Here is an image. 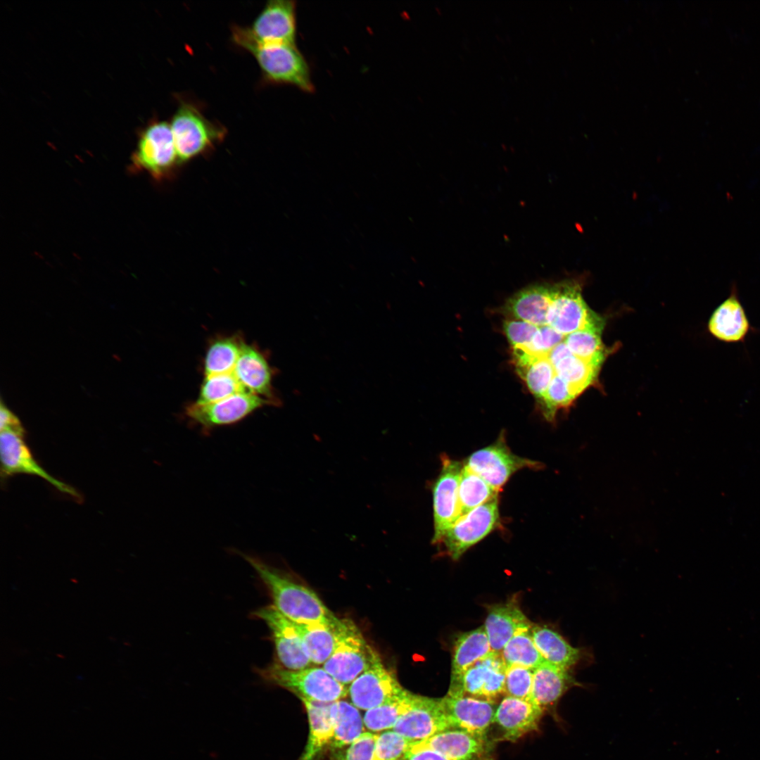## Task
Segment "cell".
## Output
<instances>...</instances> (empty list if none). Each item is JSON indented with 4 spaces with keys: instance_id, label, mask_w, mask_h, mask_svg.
Segmentation results:
<instances>
[{
    "instance_id": "cell-7",
    "label": "cell",
    "mask_w": 760,
    "mask_h": 760,
    "mask_svg": "<svg viewBox=\"0 0 760 760\" xmlns=\"http://www.w3.org/2000/svg\"><path fill=\"white\" fill-rule=\"evenodd\" d=\"M265 405H277L272 400L248 392L236 393L215 403H194L186 408L190 422L199 426L203 433L214 428L236 424Z\"/></svg>"
},
{
    "instance_id": "cell-45",
    "label": "cell",
    "mask_w": 760,
    "mask_h": 760,
    "mask_svg": "<svg viewBox=\"0 0 760 760\" xmlns=\"http://www.w3.org/2000/svg\"><path fill=\"white\" fill-rule=\"evenodd\" d=\"M0 428L1 431L10 430L22 434L25 433L19 419L2 403L0 407Z\"/></svg>"
},
{
    "instance_id": "cell-40",
    "label": "cell",
    "mask_w": 760,
    "mask_h": 760,
    "mask_svg": "<svg viewBox=\"0 0 760 760\" xmlns=\"http://www.w3.org/2000/svg\"><path fill=\"white\" fill-rule=\"evenodd\" d=\"M414 742L394 730L376 735L374 760H403Z\"/></svg>"
},
{
    "instance_id": "cell-27",
    "label": "cell",
    "mask_w": 760,
    "mask_h": 760,
    "mask_svg": "<svg viewBox=\"0 0 760 760\" xmlns=\"http://www.w3.org/2000/svg\"><path fill=\"white\" fill-rule=\"evenodd\" d=\"M307 712L309 734L304 751L298 760H318L327 747L331 745L334 731L330 716L331 702L300 699Z\"/></svg>"
},
{
    "instance_id": "cell-21",
    "label": "cell",
    "mask_w": 760,
    "mask_h": 760,
    "mask_svg": "<svg viewBox=\"0 0 760 760\" xmlns=\"http://www.w3.org/2000/svg\"><path fill=\"white\" fill-rule=\"evenodd\" d=\"M532 626L533 623L521 611L518 602L512 598L505 603L488 607L483 628L492 651L500 653L516 633L530 628Z\"/></svg>"
},
{
    "instance_id": "cell-38",
    "label": "cell",
    "mask_w": 760,
    "mask_h": 760,
    "mask_svg": "<svg viewBox=\"0 0 760 760\" xmlns=\"http://www.w3.org/2000/svg\"><path fill=\"white\" fill-rule=\"evenodd\" d=\"M244 391H247L239 382L234 372L206 376L203 381L195 403L198 404L215 403Z\"/></svg>"
},
{
    "instance_id": "cell-1",
    "label": "cell",
    "mask_w": 760,
    "mask_h": 760,
    "mask_svg": "<svg viewBox=\"0 0 760 760\" xmlns=\"http://www.w3.org/2000/svg\"><path fill=\"white\" fill-rule=\"evenodd\" d=\"M242 556L267 588L272 605L283 616L298 623L322 624L331 628L335 626L338 618L312 590L287 578L257 557Z\"/></svg>"
},
{
    "instance_id": "cell-35",
    "label": "cell",
    "mask_w": 760,
    "mask_h": 760,
    "mask_svg": "<svg viewBox=\"0 0 760 760\" xmlns=\"http://www.w3.org/2000/svg\"><path fill=\"white\" fill-rule=\"evenodd\" d=\"M531 628L520 630L504 646L500 654L507 667L535 669L545 662L534 644Z\"/></svg>"
},
{
    "instance_id": "cell-2",
    "label": "cell",
    "mask_w": 760,
    "mask_h": 760,
    "mask_svg": "<svg viewBox=\"0 0 760 760\" xmlns=\"http://www.w3.org/2000/svg\"><path fill=\"white\" fill-rule=\"evenodd\" d=\"M232 38L253 54L269 81L293 84L308 92L314 90L308 64L294 44L259 43L246 27L239 26L233 27Z\"/></svg>"
},
{
    "instance_id": "cell-16",
    "label": "cell",
    "mask_w": 760,
    "mask_h": 760,
    "mask_svg": "<svg viewBox=\"0 0 760 760\" xmlns=\"http://www.w3.org/2000/svg\"><path fill=\"white\" fill-rule=\"evenodd\" d=\"M452 728L441 698L414 694L409 710L398 720L393 730L406 738L419 741Z\"/></svg>"
},
{
    "instance_id": "cell-9",
    "label": "cell",
    "mask_w": 760,
    "mask_h": 760,
    "mask_svg": "<svg viewBox=\"0 0 760 760\" xmlns=\"http://www.w3.org/2000/svg\"><path fill=\"white\" fill-rule=\"evenodd\" d=\"M133 162L156 178L169 175L179 165L170 123L154 122L141 132Z\"/></svg>"
},
{
    "instance_id": "cell-17",
    "label": "cell",
    "mask_w": 760,
    "mask_h": 760,
    "mask_svg": "<svg viewBox=\"0 0 760 760\" xmlns=\"http://www.w3.org/2000/svg\"><path fill=\"white\" fill-rule=\"evenodd\" d=\"M250 36L262 44H294L296 32V4L293 1H268L251 27Z\"/></svg>"
},
{
    "instance_id": "cell-11",
    "label": "cell",
    "mask_w": 760,
    "mask_h": 760,
    "mask_svg": "<svg viewBox=\"0 0 760 760\" xmlns=\"http://www.w3.org/2000/svg\"><path fill=\"white\" fill-rule=\"evenodd\" d=\"M551 303L547 325L566 336L600 318L583 299L579 284L566 281L550 285Z\"/></svg>"
},
{
    "instance_id": "cell-22",
    "label": "cell",
    "mask_w": 760,
    "mask_h": 760,
    "mask_svg": "<svg viewBox=\"0 0 760 760\" xmlns=\"http://www.w3.org/2000/svg\"><path fill=\"white\" fill-rule=\"evenodd\" d=\"M234 373L247 391L279 404L273 393L272 372L268 361L253 345L243 342Z\"/></svg>"
},
{
    "instance_id": "cell-32",
    "label": "cell",
    "mask_w": 760,
    "mask_h": 760,
    "mask_svg": "<svg viewBox=\"0 0 760 760\" xmlns=\"http://www.w3.org/2000/svg\"><path fill=\"white\" fill-rule=\"evenodd\" d=\"M414 697V693L405 689L398 697L366 711L363 716L365 727L372 733L393 729L410 708Z\"/></svg>"
},
{
    "instance_id": "cell-15",
    "label": "cell",
    "mask_w": 760,
    "mask_h": 760,
    "mask_svg": "<svg viewBox=\"0 0 760 760\" xmlns=\"http://www.w3.org/2000/svg\"><path fill=\"white\" fill-rule=\"evenodd\" d=\"M405 690L379 659L349 685L348 694L355 707L367 711L398 697Z\"/></svg>"
},
{
    "instance_id": "cell-4",
    "label": "cell",
    "mask_w": 760,
    "mask_h": 760,
    "mask_svg": "<svg viewBox=\"0 0 760 760\" xmlns=\"http://www.w3.org/2000/svg\"><path fill=\"white\" fill-rule=\"evenodd\" d=\"M259 673L265 681L291 692L300 699L333 702L348 695L346 686L320 666L288 670L274 663Z\"/></svg>"
},
{
    "instance_id": "cell-36",
    "label": "cell",
    "mask_w": 760,
    "mask_h": 760,
    "mask_svg": "<svg viewBox=\"0 0 760 760\" xmlns=\"http://www.w3.org/2000/svg\"><path fill=\"white\" fill-rule=\"evenodd\" d=\"M601 365L571 355L560 360L554 368L556 374L569 385L577 396L593 382Z\"/></svg>"
},
{
    "instance_id": "cell-26",
    "label": "cell",
    "mask_w": 760,
    "mask_h": 760,
    "mask_svg": "<svg viewBox=\"0 0 760 760\" xmlns=\"http://www.w3.org/2000/svg\"><path fill=\"white\" fill-rule=\"evenodd\" d=\"M550 303V285H534L512 296L504 310L515 319L542 327L547 325Z\"/></svg>"
},
{
    "instance_id": "cell-31",
    "label": "cell",
    "mask_w": 760,
    "mask_h": 760,
    "mask_svg": "<svg viewBox=\"0 0 760 760\" xmlns=\"http://www.w3.org/2000/svg\"><path fill=\"white\" fill-rule=\"evenodd\" d=\"M293 623L311 663L323 665L335 648L333 628L322 624Z\"/></svg>"
},
{
    "instance_id": "cell-43",
    "label": "cell",
    "mask_w": 760,
    "mask_h": 760,
    "mask_svg": "<svg viewBox=\"0 0 760 760\" xmlns=\"http://www.w3.org/2000/svg\"><path fill=\"white\" fill-rule=\"evenodd\" d=\"M376 733H362L336 760H374Z\"/></svg>"
},
{
    "instance_id": "cell-13",
    "label": "cell",
    "mask_w": 760,
    "mask_h": 760,
    "mask_svg": "<svg viewBox=\"0 0 760 760\" xmlns=\"http://www.w3.org/2000/svg\"><path fill=\"white\" fill-rule=\"evenodd\" d=\"M23 435L10 430L1 431V476L7 478L17 474L37 476L61 493L76 500L80 499L81 496L74 488L52 476L38 464L25 443Z\"/></svg>"
},
{
    "instance_id": "cell-34",
    "label": "cell",
    "mask_w": 760,
    "mask_h": 760,
    "mask_svg": "<svg viewBox=\"0 0 760 760\" xmlns=\"http://www.w3.org/2000/svg\"><path fill=\"white\" fill-rule=\"evenodd\" d=\"M497 489L463 464L459 483L461 517L472 509L498 498Z\"/></svg>"
},
{
    "instance_id": "cell-28",
    "label": "cell",
    "mask_w": 760,
    "mask_h": 760,
    "mask_svg": "<svg viewBox=\"0 0 760 760\" xmlns=\"http://www.w3.org/2000/svg\"><path fill=\"white\" fill-rule=\"evenodd\" d=\"M492 652L483 626L457 635L452 650L450 685L457 683L469 668Z\"/></svg>"
},
{
    "instance_id": "cell-20",
    "label": "cell",
    "mask_w": 760,
    "mask_h": 760,
    "mask_svg": "<svg viewBox=\"0 0 760 760\" xmlns=\"http://www.w3.org/2000/svg\"><path fill=\"white\" fill-rule=\"evenodd\" d=\"M544 713L530 700L506 695L497 705L493 723L502 731V739L513 742L536 730Z\"/></svg>"
},
{
    "instance_id": "cell-12",
    "label": "cell",
    "mask_w": 760,
    "mask_h": 760,
    "mask_svg": "<svg viewBox=\"0 0 760 760\" xmlns=\"http://www.w3.org/2000/svg\"><path fill=\"white\" fill-rule=\"evenodd\" d=\"M507 666L500 653L493 652L469 668L447 693L451 696H469L494 701L505 694Z\"/></svg>"
},
{
    "instance_id": "cell-18",
    "label": "cell",
    "mask_w": 760,
    "mask_h": 760,
    "mask_svg": "<svg viewBox=\"0 0 760 760\" xmlns=\"http://www.w3.org/2000/svg\"><path fill=\"white\" fill-rule=\"evenodd\" d=\"M707 329L715 340L728 344L745 343L751 334L759 331L751 324L735 286L711 312Z\"/></svg>"
},
{
    "instance_id": "cell-29",
    "label": "cell",
    "mask_w": 760,
    "mask_h": 760,
    "mask_svg": "<svg viewBox=\"0 0 760 760\" xmlns=\"http://www.w3.org/2000/svg\"><path fill=\"white\" fill-rule=\"evenodd\" d=\"M330 716L334 737L331 747H348L364 733V721L358 709L352 703L339 699L331 703Z\"/></svg>"
},
{
    "instance_id": "cell-8",
    "label": "cell",
    "mask_w": 760,
    "mask_h": 760,
    "mask_svg": "<svg viewBox=\"0 0 760 760\" xmlns=\"http://www.w3.org/2000/svg\"><path fill=\"white\" fill-rule=\"evenodd\" d=\"M500 524L498 498L461 517L445 531L438 543L453 560L459 559Z\"/></svg>"
},
{
    "instance_id": "cell-5",
    "label": "cell",
    "mask_w": 760,
    "mask_h": 760,
    "mask_svg": "<svg viewBox=\"0 0 760 760\" xmlns=\"http://www.w3.org/2000/svg\"><path fill=\"white\" fill-rule=\"evenodd\" d=\"M179 163L207 152L224 136V129L209 121L191 103L182 101L170 123Z\"/></svg>"
},
{
    "instance_id": "cell-24",
    "label": "cell",
    "mask_w": 760,
    "mask_h": 760,
    "mask_svg": "<svg viewBox=\"0 0 760 760\" xmlns=\"http://www.w3.org/2000/svg\"><path fill=\"white\" fill-rule=\"evenodd\" d=\"M424 749L434 751L452 760H471L484 752L485 742L464 730L450 728L414 742L408 752Z\"/></svg>"
},
{
    "instance_id": "cell-33",
    "label": "cell",
    "mask_w": 760,
    "mask_h": 760,
    "mask_svg": "<svg viewBox=\"0 0 760 760\" xmlns=\"http://www.w3.org/2000/svg\"><path fill=\"white\" fill-rule=\"evenodd\" d=\"M602 329L603 320L600 317L584 329L566 335L564 342L574 355L602 364L605 355L601 341Z\"/></svg>"
},
{
    "instance_id": "cell-41",
    "label": "cell",
    "mask_w": 760,
    "mask_h": 760,
    "mask_svg": "<svg viewBox=\"0 0 760 760\" xmlns=\"http://www.w3.org/2000/svg\"><path fill=\"white\" fill-rule=\"evenodd\" d=\"M533 676V669L521 666L507 667L505 679V694L507 696L530 700Z\"/></svg>"
},
{
    "instance_id": "cell-30",
    "label": "cell",
    "mask_w": 760,
    "mask_h": 760,
    "mask_svg": "<svg viewBox=\"0 0 760 760\" xmlns=\"http://www.w3.org/2000/svg\"><path fill=\"white\" fill-rule=\"evenodd\" d=\"M237 336L215 338L208 346L203 362L206 376L233 372L243 343Z\"/></svg>"
},
{
    "instance_id": "cell-6",
    "label": "cell",
    "mask_w": 760,
    "mask_h": 760,
    "mask_svg": "<svg viewBox=\"0 0 760 760\" xmlns=\"http://www.w3.org/2000/svg\"><path fill=\"white\" fill-rule=\"evenodd\" d=\"M464 465L498 490L517 471L525 468H542L540 462L514 454L507 445L503 433L493 444L473 452Z\"/></svg>"
},
{
    "instance_id": "cell-3",
    "label": "cell",
    "mask_w": 760,
    "mask_h": 760,
    "mask_svg": "<svg viewBox=\"0 0 760 760\" xmlns=\"http://www.w3.org/2000/svg\"><path fill=\"white\" fill-rule=\"evenodd\" d=\"M333 629L335 648L322 667L337 681L349 685L381 658L352 620L338 619Z\"/></svg>"
},
{
    "instance_id": "cell-25",
    "label": "cell",
    "mask_w": 760,
    "mask_h": 760,
    "mask_svg": "<svg viewBox=\"0 0 760 760\" xmlns=\"http://www.w3.org/2000/svg\"><path fill=\"white\" fill-rule=\"evenodd\" d=\"M534 644L544 660L557 667L570 670L586 659L583 648L572 646L559 632L547 626L533 624Z\"/></svg>"
},
{
    "instance_id": "cell-14",
    "label": "cell",
    "mask_w": 760,
    "mask_h": 760,
    "mask_svg": "<svg viewBox=\"0 0 760 760\" xmlns=\"http://www.w3.org/2000/svg\"><path fill=\"white\" fill-rule=\"evenodd\" d=\"M269 628L276 650L277 664L288 670H301L312 664L294 623L283 616L273 605L255 612Z\"/></svg>"
},
{
    "instance_id": "cell-23",
    "label": "cell",
    "mask_w": 760,
    "mask_h": 760,
    "mask_svg": "<svg viewBox=\"0 0 760 760\" xmlns=\"http://www.w3.org/2000/svg\"><path fill=\"white\" fill-rule=\"evenodd\" d=\"M570 670L544 662L533 669L530 701L545 711L555 710L560 698L571 688L581 687Z\"/></svg>"
},
{
    "instance_id": "cell-46",
    "label": "cell",
    "mask_w": 760,
    "mask_h": 760,
    "mask_svg": "<svg viewBox=\"0 0 760 760\" xmlns=\"http://www.w3.org/2000/svg\"><path fill=\"white\" fill-rule=\"evenodd\" d=\"M403 760H452L434 751L424 749L408 752Z\"/></svg>"
},
{
    "instance_id": "cell-44",
    "label": "cell",
    "mask_w": 760,
    "mask_h": 760,
    "mask_svg": "<svg viewBox=\"0 0 760 760\" xmlns=\"http://www.w3.org/2000/svg\"><path fill=\"white\" fill-rule=\"evenodd\" d=\"M565 336L549 325L539 327L530 345L525 347L537 355L547 357L553 348L564 341Z\"/></svg>"
},
{
    "instance_id": "cell-42",
    "label": "cell",
    "mask_w": 760,
    "mask_h": 760,
    "mask_svg": "<svg viewBox=\"0 0 760 760\" xmlns=\"http://www.w3.org/2000/svg\"><path fill=\"white\" fill-rule=\"evenodd\" d=\"M538 328L536 325L519 319H508L503 323L504 333L512 348L529 346Z\"/></svg>"
},
{
    "instance_id": "cell-10",
    "label": "cell",
    "mask_w": 760,
    "mask_h": 760,
    "mask_svg": "<svg viewBox=\"0 0 760 760\" xmlns=\"http://www.w3.org/2000/svg\"><path fill=\"white\" fill-rule=\"evenodd\" d=\"M441 469L432 486L433 535L431 542L438 545L447 529L461 517L459 483L463 464L441 456Z\"/></svg>"
},
{
    "instance_id": "cell-37",
    "label": "cell",
    "mask_w": 760,
    "mask_h": 760,
    "mask_svg": "<svg viewBox=\"0 0 760 760\" xmlns=\"http://www.w3.org/2000/svg\"><path fill=\"white\" fill-rule=\"evenodd\" d=\"M530 358L515 367L531 393L540 400L556 373L547 357L533 355Z\"/></svg>"
},
{
    "instance_id": "cell-47",
    "label": "cell",
    "mask_w": 760,
    "mask_h": 760,
    "mask_svg": "<svg viewBox=\"0 0 760 760\" xmlns=\"http://www.w3.org/2000/svg\"><path fill=\"white\" fill-rule=\"evenodd\" d=\"M573 355L564 341L553 348L547 355V358L555 367L562 359Z\"/></svg>"
},
{
    "instance_id": "cell-39",
    "label": "cell",
    "mask_w": 760,
    "mask_h": 760,
    "mask_svg": "<svg viewBox=\"0 0 760 760\" xmlns=\"http://www.w3.org/2000/svg\"><path fill=\"white\" fill-rule=\"evenodd\" d=\"M576 397L569 385L562 378L555 374L545 393L539 400L545 419L553 422L557 411L561 408L568 407Z\"/></svg>"
},
{
    "instance_id": "cell-19",
    "label": "cell",
    "mask_w": 760,
    "mask_h": 760,
    "mask_svg": "<svg viewBox=\"0 0 760 760\" xmlns=\"http://www.w3.org/2000/svg\"><path fill=\"white\" fill-rule=\"evenodd\" d=\"M441 701L452 728L484 739L493 723L497 707L495 701L448 695L441 698Z\"/></svg>"
}]
</instances>
